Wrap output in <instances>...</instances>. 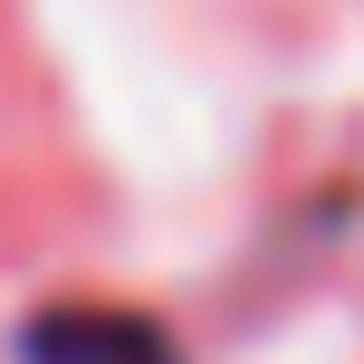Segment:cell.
<instances>
[{"mask_svg":"<svg viewBox=\"0 0 364 364\" xmlns=\"http://www.w3.org/2000/svg\"><path fill=\"white\" fill-rule=\"evenodd\" d=\"M134 346H144L134 326H68V355H48V364H154Z\"/></svg>","mask_w":364,"mask_h":364,"instance_id":"1","label":"cell"}]
</instances>
